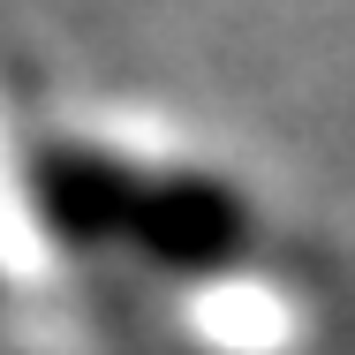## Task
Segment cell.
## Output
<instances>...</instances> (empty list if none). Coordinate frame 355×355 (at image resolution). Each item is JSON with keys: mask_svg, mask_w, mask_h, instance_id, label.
I'll list each match as a JSON object with an SVG mask.
<instances>
[{"mask_svg": "<svg viewBox=\"0 0 355 355\" xmlns=\"http://www.w3.org/2000/svg\"><path fill=\"white\" fill-rule=\"evenodd\" d=\"M23 205L46 242L83 257H129L166 280H234L265 219L205 166H144L83 137H38L23 151Z\"/></svg>", "mask_w": 355, "mask_h": 355, "instance_id": "6da1fadb", "label": "cell"}]
</instances>
